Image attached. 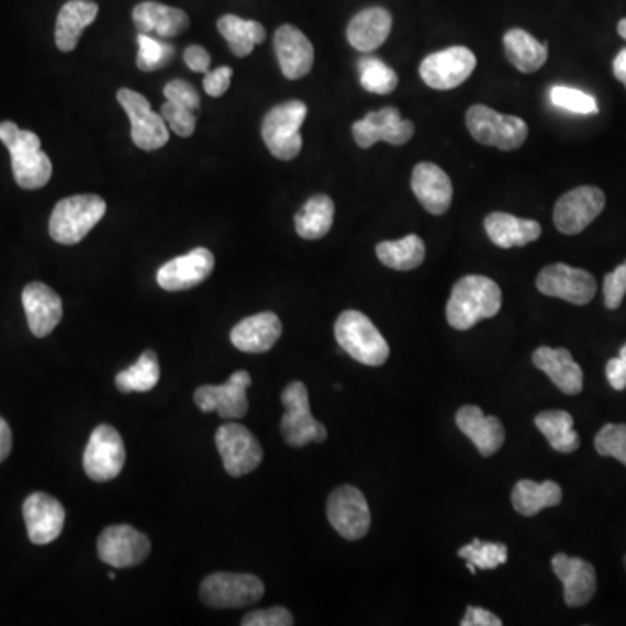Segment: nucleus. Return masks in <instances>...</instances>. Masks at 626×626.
Wrapping results in <instances>:
<instances>
[{"label": "nucleus", "instance_id": "obj_51", "mask_svg": "<svg viewBox=\"0 0 626 626\" xmlns=\"http://www.w3.org/2000/svg\"><path fill=\"white\" fill-rule=\"evenodd\" d=\"M605 376H607V380H610L611 387L614 390H622L626 389V362L622 359V357H614L607 362L605 366Z\"/></svg>", "mask_w": 626, "mask_h": 626}, {"label": "nucleus", "instance_id": "obj_43", "mask_svg": "<svg viewBox=\"0 0 626 626\" xmlns=\"http://www.w3.org/2000/svg\"><path fill=\"white\" fill-rule=\"evenodd\" d=\"M595 449L599 455L618 459L626 467V425L610 423L595 435Z\"/></svg>", "mask_w": 626, "mask_h": 626}, {"label": "nucleus", "instance_id": "obj_41", "mask_svg": "<svg viewBox=\"0 0 626 626\" xmlns=\"http://www.w3.org/2000/svg\"><path fill=\"white\" fill-rule=\"evenodd\" d=\"M138 47L136 65H138L142 71L160 70V68L169 65L172 56H175V47L171 44H167V42L155 38L154 35L139 34Z\"/></svg>", "mask_w": 626, "mask_h": 626}, {"label": "nucleus", "instance_id": "obj_46", "mask_svg": "<svg viewBox=\"0 0 626 626\" xmlns=\"http://www.w3.org/2000/svg\"><path fill=\"white\" fill-rule=\"evenodd\" d=\"M164 94H166L167 101H175V103L181 104V107L192 110V112L197 113L201 110L199 92L187 80L176 79L167 82L166 88H164Z\"/></svg>", "mask_w": 626, "mask_h": 626}, {"label": "nucleus", "instance_id": "obj_7", "mask_svg": "<svg viewBox=\"0 0 626 626\" xmlns=\"http://www.w3.org/2000/svg\"><path fill=\"white\" fill-rule=\"evenodd\" d=\"M467 127L480 145L496 146L506 152L521 148L529 134L524 119L503 115L485 104H473L468 109Z\"/></svg>", "mask_w": 626, "mask_h": 626}, {"label": "nucleus", "instance_id": "obj_52", "mask_svg": "<svg viewBox=\"0 0 626 626\" xmlns=\"http://www.w3.org/2000/svg\"><path fill=\"white\" fill-rule=\"evenodd\" d=\"M11 449H13V434H11L8 422L0 416V463L8 458Z\"/></svg>", "mask_w": 626, "mask_h": 626}, {"label": "nucleus", "instance_id": "obj_3", "mask_svg": "<svg viewBox=\"0 0 626 626\" xmlns=\"http://www.w3.org/2000/svg\"><path fill=\"white\" fill-rule=\"evenodd\" d=\"M334 336L339 347L364 366L378 368L389 359V343L362 312L345 310L334 324Z\"/></svg>", "mask_w": 626, "mask_h": 626}, {"label": "nucleus", "instance_id": "obj_49", "mask_svg": "<svg viewBox=\"0 0 626 626\" xmlns=\"http://www.w3.org/2000/svg\"><path fill=\"white\" fill-rule=\"evenodd\" d=\"M503 622L498 618L496 614L491 613V611L482 610V607H476V605H470L467 613H465V618L461 619V626H501Z\"/></svg>", "mask_w": 626, "mask_h": 626}, {"label": "nucleus", "instance_id": "obj_37", "mask_svg": "<svg viewBox=\"0 0 626 626\" xmlns=\"http://www.w3.org/2000/svg\"><path fill=\"white\" fill-rule=\"evenodd\" d=\"M535 425L557 452H574L580 447V435L574 432V420L568 411L539 413Z\"/></svg>", "mask_w": 626, "mask_h": 626}, {"label": "nucleus", "instance_id": "obj_6", "mask_svg": "<svg viewBox=\"0 0 626 626\" xmlns=\"http://www.w3.org/2000/svg\"><path fill=\"white\" fill-rule=\"evenodd\" d=\"M280 401L286 407L284 416L280 420V434L289 446L305 447L310 443H326V426L312 416L305 383H289L280 395Z\"/></svg>", "mask_w": 626, "mask_h": 626}, {"label": "nucleus", "instance_id": "obj_21", "mask_svg": "<svg viewBox=\"0 0 626 626\" xmlns=\"http://www.w3.org/2000/svg\"><path fill=\"white\" fill-rule=\"evenodd\" d=\"M551 569L563 584V601L569 607L589 604L597 592V572L592 563L580 557L557 554L551 559Z\"/></svg>", "mask_w": 626, "mask_h": 626}, {"label": "nucleus", "instance_id": "obj_18", "mask_svg": "<svg viewBox=\"0 0 626 626\" xmlns=\"http://www.w3.org/2000/svg\"><path fill=\"white\" fill-rule=\"evenodd\" d=\"M354 139L360 148H371L375 143L387 142L401 146L414 136V124L404 121L399 110L384 107L378 112H371L351 127Z\"/></svg>", "mask_w": 626, "mask_h": 626}, {"label": "nucleus", "instance_id": "obj_31", "mask_svg": "<svg viewBox=\"0 0 626 626\" xmlns=\"http://www.w3.org/2000/svg\"><path fill=\"white\" fill-rule=\"evenodd\" d=\"M485 232L501 249L535 243L541 235V225L535 220H522L508 213H491L485 217Z\"/></svg>", "mask_w": 626, "mask_h": 626}, {"label": "nucleus", "instance_id": "obj_50", "mask_svg": "<svg viewBox=\"0 0 626 626\" xmlns=\"http://www.w3.org/2000/svg\"><path fill=\"white\" fill-rule=\"evenodd\" d=\"M185 63L190 70L199 71V74H208L211 67V56L208 51L201 46H188L183 53Z\"/></svg>", "mask_w": 626, "mask_h": 626}, {"label": "nucleus", "instance_id": "obj_8", "mask_svg": "<svg viewBox=\"0 0 626 626\" xmlns=\"http://www.w3.org/2000/svg\"><path fill=\"white\" fill-rule=\"evenodd\" d=\"M264 595V581L255 574L214 572L201 584V601L214 610H241L261 601Z\"/></svg>", "mask_w": 626, "mask_h": 626}, {"label": "nucleus", "instance_id": "obj_24", "mask_svg": "<svg viewBox=\"0 0 626 626\" xmlns=\"http://www.w3.org/2000/svg\"><path fill=\"white\" fill-rule=\"evenodd\" d=\"M282 336V322L273 312H261L235 324L230 339L237 350L246 354H265Z\"/></svg>", "mask_w": 626, "mask_h": 626}, {"label": "nucleus", "instance_id": "obj_22", "mask_svg": "<svg viewBox=\"0 0 626 626\" xmlns=\"http://www.w3.org/2000/svg\"><path fill=\"white\" fill-rule=\"evenodd\" d=\"M30 331L37 338H46L56 329L63 317L62 298L49 286L32 282L21 294Z\"/></svg>", "mask_w": 626, "mask_h": 626}, {"label": "nucleus", "instance_id": "obj_11", "mask_svg": "<svg viewBox=\"0 0 626 626\" xmlns=\"http://www.w3.org/2000/svg\"><path fill=\"white\" fill-rule=\"evenodd\" d=\"M118 100L124 112L130 115L131 138L142 150H159L169 142V130L160 113L152 110L150 103L139 92L122 88Z\"/></svg>", "mask_w": 626, "mask_h": 626}, {"label": "nucleus", "instance_id": "obj_10", "mask_svg": "<svg viewBox=\"0 0 626 626\" xmlns=\"http://www.w3.org/2000/svg\"><path fill=\"white\" fill-rule=\"evenodd\" d=\"M327 518L334 530L345 539H362L371 527L368 500L354 485H339L327 500Z\"/></svg>", "mask_w": 626, "mask_h": 626}, {"label": "nucleus", "instance_id": "obj_20", "mask_svg": "<svg viewBox=\"0 0 626 626\" xmlns=\"http://www.w3.org/2000/svg\"><path fill=\"white\" fill-rule=\"evenodd\" d=\"M23 518L30 541L34 545H49L62 535L67 514L56 498L46 493H34L23 503Z\"/></svg>", "mask_w": 626, "mask_h": 626}, {"label": "nucleus", "instance_id": "obj_13", "mask_svg": "<svg viewBox=\"0 0 626 626\" xmlns=\"http://www.w3.org/2000/svg\"><path fill=\"white\" fill-rule=\"evenodd\" d=\"M477 67L472 51L463 46H452L426 56L420 65V76L428 88L449 91L458 88Z\"/></svg>", "mask_w": 626, "mask_h": 626}, {"label": "nucleus", "instance_id": "obj_26", "mask_svg": "<svg viewBox=\"0 0 626 626\" xmlns=\"http://www.w3.org/2000/svg\"><path fill=\"white\" fill-rule=\"evenodd\" d=\"M456 425L479 449L480 455L493 456L505 444V428L496 416H485L477 405H465L456 413Z\"/></svg>", "mask_w": 626, "mask_h": 626}, {"label": "nucleus", "instance_id": "obj_34", "mask_svg": "<svg viewBox=\"0 0 626 626\" xmlns=\"http://www.w3.org/2000/svg\"><path fill=\"white\" fill-rule=\"evenodd\" d=\"M220 34L228 42L230 51L238 58L249 56L255 47L267 37V30L261 23L253 20H243L235 14H225L217 20Z\"/></svg>", "mask_w": 626, "mask_h": 626}, {"label": "nucleus", "instance_id": "obj_54", "mask_svg": "<svg viewBox=\"0 0 626 626\" xmlns=\"http://www.w3.org/2000/svg\"><path fill=\"white\" fill-rule=\"evenodd\" d=\"M618 32H619V35H622V37L625 38V41H626V18H625V20L619 21Z\"/></svg>", "mask_w": 626, "mask_h": 626}, {"label": "nucleus", "instance_id": "obj_55", "mask_svg": "<svg viewBox=\"0 0 626 626\" xmlns=\"http://www.w3.org/2000/svg\"><path fill=\"white\" fill-rule=\"evenodd\" d=\"M619 357L626 362V343L623 345L622 350H619Z\"/></svg>", "mask_w": 626, "mask_h": 626}, {"label": "nucleus", "instance_id": "obj_40", "mask_svg": "<svg viewBox=\"0 0 626 626\" xmlns=\"http://www.w3.org/2000/svg\"><path fill=\"white\" fill-rule=\"evenodd\" d=\"M458 556L477 569H496L508 560V548L503 543H482L473 539L470 545L459 548Z\"/></svg>", "mask_w": 626, "mask_h": 626}, {"label": "nucleus", "instance_id": "obj_12", "mask_svg": "<svg viewBox=\"0 0 626 626\" xmlns=\"http://www.w3.org/2000/svg\"><path fill=\"white\" fill-rule=\"evenodd\" d=\"M125 465V446L113 426L100 425L92 431L83 451V470L94 482L115 479Z\"/></svg>", "mask_w": 626, "mask_h": 626}, {"label": "nucleus", "instance_id": "obj_16", "mask_svg": "<svg viewBox=\"0 0 626 626\" xmlns=\"http://www.w3.org/2000/svg\"><path fill=\"white\" fill-rule=\"evenodd\" d=\"M605 195L597 187H578L560 197L554 209V223L566 235L583 232L604 211Z\"/></svg>", "mask_w": 626, "mask_h": 626}, {"label": "nucleus", "instance_id": "obj_2", "mask_svg": "<svg viewBox=\"0 0 626 626\" xmlns=\"http://www.w3.org/2000/svg\"><path fill=\"white\" fill-rule=\"evenodd\" d=\"M0 142L11 154L14 180L25 190L46 187L53 176V163L42 152L41 138L32 131L20 130L14 122H0Z\"/></svg>", "mask_w": 626, "mask_h": 626}, {"label": "nucleus", "instance_id": "obj_56", "mask_svg": "<svg viewBox=\"0 0 626 626\" xmlns=\"http://www.w3.org/2000/svg\"><path fill=\"white\" fill-rule=\"evenodd\" d=\"M623 563H625V569H626V556L625 559H623Z\"/></svg>", "mask_w": 626, "mask_h": 626}, {"label": "nucleus", "instance_id": "obj_35", "mask_svg": "<svg viewBox=\"0 0 626 626\" xmlns=\"http://www.w3.org/2000/svg\"><path fill=\"white\" fill-rule=\"evenodd\" d=\"M425 243L411 234L401 241H384L376 246V256L384 267L392 270L410 271L425 261Z\"/></svg>", "mask_w": 626, "mask_h": 626}, {"label": "nucleus", "instance_id": "obj_27", "mask_svg": "<svg viewBox=\"0 0 626 626\" xmlns=\"http://www.w3.org/2000/svg\"><path fill=\"white\" fill-rule=\"evenodd\" d=\"M533 364L566 395H578L583 390V369L566 348H538L533 354Z\"/></svg>", "mask_w": 626, "mask_h": 626}, {"label": "nucleus", "instance_id": "obj_23", "mask_svg": "<svg viewBox=\"0 0 626 626\" xmlns=\"http://www.w3.org/2000/svg\"><path fill=\"white\" fill-rule=\"evenodd\" d=\"M277 59L286 79H303L313 67L312 42L297 26L282 25L273 35Z\"/></svg>", "mask_w": 626, "mask_h": 626}, {"label": "nucleus", "instance_id": "obj_32", "mask_svg": "<svg viewBox=\"0 0 626 626\" xmlns=\"http://www.w3.org/2000/svg\"><path fill=\"white\" fill-rule=\"evenodd\" d=\"M503 44L506 58L522 74H535L547 63V44L536 41L526 30H508L503 37Z\"/></svg>", "mask_w": 626, "mask_h": 626}, {"label": "nucleus", "instance_id": "obj_5", "mask_svg": "<svg viewBox=\"0 0 626 626\" xmlns=\"http://www.w3.org/2000/svg\"><path fill=\"white\" fill-rule=\"evenodd\" d=\"M306 113L309 109L303 101L292 100L277 104L265 115L261 136L276 159L292 160L298 157L303 146L300 130Z\"/></svg>", "mask_w": 626, "mask_h": 626}, {"label": "nucleus", "instance_id": "obj_25", "mask_svg": "<svg viewBox=\"0 0 626 626\" xmlns=\"http://www.w3.org/2000/svg\"><path fill=\"white\" fill-rule=\"evenodd\" d=\"M414 195L423 208L435 216L446 213L451 208V178L440 167L432 163L417 164L411 178Z\"/></svg>", "mask_w": 626, "mask_h": 626}, {"label": "nucleus", "instance_id": "obj_36", "mask_svg": "<svg viewBox=\"0 0 626 626\" xmlns=\"http://www.w3.org/2000/svg\"><path fill=\"white\" fill-rule=\"evenodd\" d=\"M334 222V202L327 195H313L294 217L298 235L317 241L329 234Z\"/></svg>", "mask_w": 626, "mask_h": 626}, {"label": "nucleus", "instance_id": "obj_28", "mask_svg": "<svg viewBox=\"0 0 626 626\" xmlns=\"http://www.w3.org/2000/svg\"><path fill=\"white\" fill-rule=\"evenodd\" d=\"M133 20L139 34H155L159 38L178 37L190 26V18L185 11L152 0L134 8Z\"/></svg>", "mask_w": 626, "mask_h": 626}, {"label": "nucleus", "instance_id": "obj_17", "mask_svg": "<svg viewBox=\"0 0 626 626\" xmlns=\"http://www.w3.org/2000/svg\"><path fill=\"white\" fill-rule=\"evenodd\" d=\"M150 548V539L125 524L107 527L98 538V556L115 569L138 566L148 557Z\"/></svg>", "mask_w": 626, "mask_h": 626}, {"label": "nucleus", "instance_id": "obj_15", "mask_svg": "<svg viewBox=\"0 0 626 626\" xmlns=\"http://www.w3.org/2000/svg\"><path fill=\"white\" fill-rule=\"evenodd\" d=\"M250 381L253 380L249 372H234L225 384L199 387L193 393V401L202 413L216 411L217 416L223 420H241L249 411L247 389L250 387Z\"/></svg>", "mask_w": 626, "mask_h": 626}, {"label": "nucleus", "instance_id": "obj_14", "mask_svg": "<svg viewBox=\"0 0 626 626\" xmlns=\"http://www.w3.org/2000/svg\"><path fill=\"white\" fill-rule=\"evenodd\" d=\"M536 288L545 297L560 298L572 305H589L597 292V280L581 268L556 264L539 271Z\"/></svg>", "mask_w": 626, "mask_h": 626}, {"label": "nucleus", "instance_id": "obj_4", "mask_svg": "<svg viewBox=\"0 0 626 626\" xmlns=\"http://www.w3.org/2000/svg\"><path fill=\"white\" fill-rule=\"evenodd\" d=\"M107 213L100 195H71L56 204L49 220V235L65 246L79 244Z\"/></svg>", "mask_w": 626, "mask_h": 626}, {"label": "nucleus", "instance_id": "obj_29", "mask_svg": "<svg viewBox=\"0 0 626 626\" xmlns=\"http://www.w3.org/2000/svg\"><path fill=\"white\" fill-rule=\"evenodd\" d=\"M392 32V14L383 8H369L355 14L347 29L348 42L360 53L383 46Z\"/></svg>", "mask_w": 626, "mask_h": 626}, {"label": "nucleus", "instance_id": "obj_30", "mask_svg": "<svg viewBox=\"0 0 626 626\" xmlns=\"http://www.w3.org/2000/svg\"><path fill=\"white\" fill-rule=\"evenodd\" d=\"M100 8L94 0H68L56 20V46L63 53H71L79 44L83 30L97 20Z\"/></svg>", "mask_w": 626, "mask_h": 626}, {"label": "nucleus", "instance_id": "obj_44", "mask_svg": "<svg viewBox=\"0 0 626 626\" xmlns=\"http://www.w3.org/2000/svg\"><path fill=\"white\" fill-rule=\"evenodd\" d=\"M164 122L169 125V130L175 131L181 138L192 136L195 131L197 113L192 110L185 109L175 101H166L160 109Z\"/></svg>", "mask_w": 626, "mask_h": 626}, {"label": "nucleus", "instance_id": "obj_39", "mask_svg": "<svg viewBox=\"0 0 626 626\" xmlns=\"http://www.w3.org/2000/svg\"><path fill=\"white\" fill-rule=\"evenodd\" d=\"M357 68H359L360 86L368 92L390 94L399 86V76L381 59L368 56V58L359 59Z\"/></svg>", "mask_w": 626, "mask_h": 626}, {"label": "nucleus", "instance_id": "obj_9", "mask_svg": "<svg viewBox=\"0 0 626 626\" xmlns=\"http://www.w3.org/2000/svg\"><path fill=\"white\" fill-rule=\"evenodd\" d=\"M217 452L223 467L232 477H244L255 472L264 461V447L249 428L238 423H226L216 432Z\"/></svg>", "mask_w": 626, "mask_h": 626}, {"label": "nucleus", "instance_id": "obj_48", "mask_svg": "<svg viewBox=\"0 0 626 626\" xmlns=\"http://www.w3.org/2000/svg\"><path fill=\"white\" fill-rule=\"evenodd\" d=\"M232 68L220 67L211 70L204 77V91L209 97L220 98L228 91L230 82H232Z\"/></svg>", "mask_w": 626, "mask_h": 626}, {"label": "nucleus", "instance_id": "obj_42", "mask_svg": "<svg viewBox=\"0 0 626 626\" xmlns=\"http://www.w3.org/2000/svg\"><path fill=\"white\" fill-rule=\"evenodd\" d=\"M551 103L568 112L580 115H595L599 113L597 100L589 92L580 91L569 86H554L550 91Z\"/></svg>", "mask_w": 626, "mask_h": 626}, {"label": "nucleus", "instance_id": "obj_1", "mask_svg": "<svg viewBox=\"0 0 626 626\" xmlns=\"http://www.w3.org/2000/svg\"><path fill=\"white\" fill-rule=\"evenodd\" d=\"M503 297L500 286L484 276H467L459 279L447 301L446 317L451 327L467 331L484 318H491L501 310Z\"/></svg>", "mask_w": 626, "mask_h": 626}, {"label": "nucleus", "instance_id": "obj_45", "mask_svg": "<svg viewBox=\"0 0 626 626\" xmlns=\"http://www.w3.org/2000/svg\"><path fill=\"white\" fill-rule=\"evenodd\" d=\"M626 297V259L616 270L607 273L604 279V303L610 310L622 306Z\"/></svg>", "mask_w": 626, "mask_h": 626}, {"label": "nucleus", "instance_id": "obj_53", "mask_svg": "<svg viewBox=\"0 0 626 626\" xmlns=\"http://www.w3.org/2000/svg\"><path fill=\"white\" fill-rule=\"evenodd\" d=\"M614 77L626 88V47L619 51L618 56L613 62Z\"/></svg>", "mask_w": 626, "mask_h": 626}, {"label": "nucleus", "instance_id": "obj_33", "mask_svg": "<svg viewBox=\"0 0 626 626\" xmlns=\"http://www.w3.org/2000/svg\"><path fill=\"white\" fill-rule=\"evenodd\" d=\"M560 501L562 489L554 480H545L541 484L535 480H518L512 491V505L524 517H535L541 510L559 505Z\"/></svg>", "mask_w": 626, "mask_h": 626}, {"label": "nucleus", "instance_id": "obj_19", "mask_svg": "<svg viewBox=\"0 0 626 626\" xmlns=\"http://www.w3.org/2000/svg\"><path fill=\"white\" fill-rule=\"evenodd\" d=\"M213 253L205 247H197L163 265L157 271V282L166 291H187L202 284L213 273Z\"/></svg>", "mask_w": 626, "mask_h": 626}, {"label": "nucleus", "instance_id": "obj_38", "mask_svg": "<svg viewBox=\"0 0 626 626\" xmlns=\"http://www.w3.org/2000/svg\"><path fill=\"white\" fill-rule=\"evenodd\" d=\"M160 380V366L157 354L143 351L138 362L115 376V384L122 393L150 392Z\"/></svg>", "mask_w": 626, "mask_h": 626}, {"label": "nucleus", "instance_id": "obj_47", "mask_svg": "<svg viewBox=\"0 0 626 626\" xmlns=\"http://www.w3.org/2000/svg\"><path fill=\"white\" fill-rule=\"evenodd\" d=\"M243 626H291L294 625L292 614L286 607H271V610L253 611L244 616Z\"/></svg>", "mask_w": 626, "mask_h": 626}]
</instances>
